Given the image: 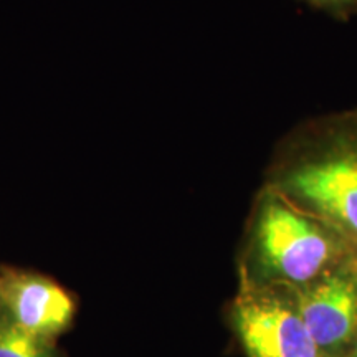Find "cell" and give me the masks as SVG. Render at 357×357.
Wrapping results in <instances>:
<instances>
[{"label": "cell", "instance_id": "4", "mask_svg": "<svg viewBox=\"0 0 357 357\" xmlns=\"http://www.w3.org/2000/svg\"><path fill=\"white\" fill-rule=\"evenodd\" d=\"M77 311V298L50 276L0 265V312L22 331L55 341Z\"/></svg>", "mask_w": 357, "mask_h": 357}, {"label": "cell", "instance_id": "3", "mask_svg": "<svg viewBox=\"0 0 357 357\" xmlns=\"http://www.w3.org/2000/svg\"><path fill=\"white\" fill-rule=\"evenodd\" d=\"M227 324L245 357H328L303 323L294 289L238 284Z\"/></svg>", "mask_w": 357, "mask_h": 357}, {"label": "cell", "instance_id": "7", "mask_svg": "<svg viewBox=\"0 0 357 357\" xmlns=\"http://www.w3.org/2000/svg\"><path fill=\"white\" fill-rule=\"evenodd\" d=\"M300 2L314 10L324 12L326 15L339 22H347L357 15V0H300Z\"/></svg>", "mask_w": 357, "mask_h": 357}, {"label": "cell", "instance_id": "9", "mask_svg": "<svg viewBox=\"0 0 357 357\" xmlns=\"http://www.w3.org/2000/svg\"><path fill=\"white\" fill-rule=\"evenodd\" d=\"M352 265H354V270H356V275H357V255L354 257V261H352Z\"/></svg>", "mask_w": 357, "mask_h": 357}, {"label": "cell", "instance_id": "2", "mask_svg": "<svg viewBox=\"0 0 357 357\" xmlns=\"http://www.w3.org/2000/svg\"><path fill=\"white\" fill-rule=\"evenodd\" d=\"M356 255L346 235L263 184L245 223L238 284L301 289Z\"/></svg>", "mask_w": 357, "mask_h": 357}, {"label": "cell", "instance_id": "6", "mask_svg": "<svg viewBox=\"0 0 357 357\" xmlns=\"http://www.w3.org/2000/svg\"><path fill=\"white\" fill-rule=\"evenodd\" d=\"M0 357H65L55 346V341H48L22 331L0 312Z\"/></svg>", "mask_w": 357, "mask_h": 357}, {"label": "cell", "instance_id": "5", "mask_svg": "<svg viewBox=\"0 0 357 357\" xmlns=\"http://www.w3.org/2000/svg\"><path fill=\"white\" fill-rule=\"evenodd\" d=\"M352 261L294 289L303 323L328 357L341 356L357 336V275Z\"/></svg>", "mask_w": 357, "mask_h": 357}, {"label": "cell", "instance_id": "1", "mask_svg": "<svg viewBox=\"0 0 357 357\" xmlns=\"http://www.w3.org/2000/svg\"><path fill=\"white\" fill-rule=\"evenodd\" d=\"M263 184L357 247V108L306 119L275 147Z\"/></svg>", "mask_w": 357, "mask_h": 357}, {"label": "cell", "instance_id": "8", "mask_svg": "<svg viewBox=\"0 0 357 357\" xmlns=\"http://www.w3.org/2000/svg\"><path fill=\"white\" fill-rule=\"evenodd\" d=\"M339 357H357V336H356L354 341L351 342V346L347 347V349L342 352V354Z\"/></svg>", "mask_w": 357, "mask_h": 357}]
</instances>
